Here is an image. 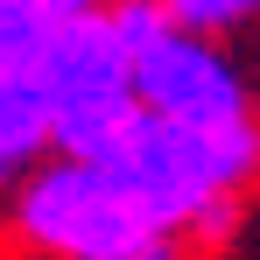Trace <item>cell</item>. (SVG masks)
Returning <instances> with one entry per match:
<instances>
[{
  "label": "cell",
  "mask_w": 260,
  "mask_h": 260,
  "mask_svg": "<svg viewBox=\"0 0 260 260\" xmlns=\"http://www.w3.org/2000/svg\"><path fill=\"white\" fill-rule=\"evenodd\" d=\"M113 28L127 43L134 63V99L162 120H190V127H225V120H253V85L246 71L225 56L218 36H197L169 21L155 0H106Z\"/></svg>",
  "instance_id": "7a4b0ae2"
},
{
  "label": "cell",
  "mask_w": 260,
  "mask_h": 260,
  "mask_svg": "<svg viewBox=\"0 0 260 260\" xmlns=\"http://www.w3.org/2000/svg\"><path fill=\"white\" fill-rule=\"evenodd\" d=\"M0 204L14 246L36 260H183V232H169L106 162L85 155H43Z\"/></svg>",
  "instance_id": "6da1fadb"
},
{
  "label": "cell",
  "mask_w": 260,
  "mask_h": 260,
  "mask_svg": "<svg viewBox=\"0 0 260 260\" xmlns=\"http://www.w3.org/2000/svg\"><path fill=\"white\" fill-rule=\"evenodd\" d=\"M36 85H43V106H49V155L99 162L127 134V120L141 113V99H134V63H127V43L113 28V7L106 0L85 7L43 49Z\"/></svg>",
  "instance_id": "3957f363"
},
{
  "label": "cell",
  "mask_w": 260,
  "mask_h": 260,
  "mask_svg": "<svg viewBox=\"0 0 260 260\" xmlns=\"http://www.w3.org/2000/svg\"><path fill=\"white\" fill-rule=\"evenodd\" d=\"M155 7L183 28H197V36H218V43L260 21V0H155Z\"/></svg>",
  "instance_id": "277c9868"
}]
</instances>
